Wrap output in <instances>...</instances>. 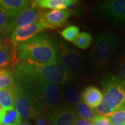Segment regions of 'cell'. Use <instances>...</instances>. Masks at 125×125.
I'll return each instance as SVG.
<instances>
[{"label":"cell","instance_id":"27","mask_svg":"<svg viewBox=\"0 0 125 125\" xmlns=\"http://www.w3.org/2000/svg\"><path fill=\"white\" fill-rule=\"evenodd\" d=\"M36 125H52L48 115H39L36 117Z\"/></svg>","mask_w":125,"mask_h":125},{"label":"cell","instance_id":"33","mask_svg":"<svg viewBox=\"0 0 125 125\" xmlns=\"http://www.w3.org/2000/svg\"><path fill=\"white\" fill-rule=\"evenodd\" d=\"M0 125H1V122H0Z\"/></svg>","mask_w":125,"mask_h":125},{"label":"cell","instance_id":"4","mask_svg":"<svg viewBox=\"0 0 125 125\" xmlns=\"http://www.w3.org/2000/svg\"><path fill=\"white\" fill-rule=\"evenodd\" d=\"M102 85L103 99L94 112L97 115L109 117L125 106V83L120 77L112 76L102 81Z\"/></svg>","mask_w":125,"mask_h":125},{"label":"cell","instance_id":"22","mask_svg":"<svg viewBox=\"0 0 125 125\" xmlns=\"http://www.w3.org/2000/svg\"><path fill=\"white\" fill-rule=\"evenodd\" d=\"M76 47L81 49H86L92 42V36L87 32H82L79 34L76 40L73 42Z\"/></svg>","mask_w":125,"mask_h":125},{"label":"cell","instance_id":"8","mask_svg":"<svg viewBox=\"0 0 125 125\" xmlns=\"http://www.w3.org/2000/svg\"><path fill=\"white\" fill-rule=\"evenodd\" d=\"M16 85V98L15 108L22 120H28L39 115L36 108L27 93L21 87Z\"/></svg>","mask_w":125,"mask_h":125},{"label":"cell","instance_id":"14","mask_svg":"<svg viewBox=\"0 0 125 125\" xmlns=\"http://www.w3.org/2000/svg\"><path fill=\"white\" fill-rule=\"evenodd\" d=\"M70 16V13L67 10H57L45 12L43 15V21L50 29H54L61 27L66 22L68 18Z\"/></svg>","mask_w":125,"mask_h":125},{"label":"cell","instance_id":"2","mask_svg":"<svg viewBox=\"0 0 125 125\" xmlns=\"http://www.w3.org/2000/svg\"><path fill=\"white\" fill-rule=\"evenodd\" d=\"M15 76L36 78L54 84H65L75 80L76 74L58 62L45 64L31 59L19 61L14 70Z\"/></svg>","mask_w":125,"mask_h":125},{"label":"cell","instance_id":"32","mask_svg":"<svg viewBox=\"0 0 125 125\" xmlns=\"http://www.w3.org/2000/svg\"><path fill=\"white\" fill-rule=\"evenodd\" d=\"M1 43H2V42H1V37H0V46L1 45Z\"/></svg>","mask_w":125,"mask_h":125},{"label":"cell","instance_id":"20","mask_svg":"<svg viewBox=\"0 0 125 125\" xmlns=\"http://www.w3.org/2000/svg\"><path fill=\"white\" fill-rule=\"evenodd\" d=\"M22 119L15 108L5 109L1 119V125H20Z\"/></svg>","mask_w":125,"mask_h":125},{"label":"cell","instance_id":"15","mask_svg":"<svg viewBox=\"0 0 125 125\" xmlns=\"http://www.w3.org/2000/svg\"><path fill=\"white\" fill-rule=\"evenodd\" d=\"M76 0H37L32 1L31 5L40 9L65 10L70 6L75 4Z\"/></svg>","mask_w":125,"mask_h":125},{"label":"cell","instance_id":"28","mask_svg":"<svg viewBox=\"0 0 125 125\" xmlns=\"http://www.w3.org/2000/svg\"><path fill=\"white\" fill-rule=\"evenodd\" d=\"M119 74L120 76V78L125 83V56L121 61L120 69H119Z\"/></svg>","mask_w":125,"mask_h":125},{"label":"cell","instance_id":"3","mask_svg":"<svg viewBox=\"0 0 125 125\" xmlns=\"http://www.w3.org/2000/svg\"><path fill=\"white\" fill-rule=\"evenodd\" d=\"M17 51L19 61L31 59L45 64L58 62V43L50 34H37L19 44Z\"/></svg>","mask_w":125,"mask_h":125},{"label":"cell","instance_id":"17","mask_svg":"<svg viewBox=\"0 0 125 125\" xmlns=\"http://www.w3.org/2000/svg\"><path fill=\"white\" fill-rule=\"evenodd\" d=\"M62 101L64 104L67 106L72 107L76 105L77 103L81 100V95L79 88L74 85H66L61 90Z\"/></svg>","mask_w":125,"mask_h":125},{"label":"cell","instance_id":"7","mask_svg":"<svg viewBox=\"0 0 125 125\" xmlns=\"http://www.w3.org/2000/svg\"><path fill=\"white\" fill-rule=\"evenodd\" d=\"M58 62L70 71H81L83 66V57L78 52L65 43L58 44Z\"/></svg>","mask_w":125,"mask_h":125},{"label":"cell","instance_id":"31","mask_svg":"<svg viewBox=\"0 0 125 125\" xmlns=\"http://www.w3.org/2000/svg\"><path fill=\"white\" fill-rule=\"evenodd\" d=\"M20 125H31L30 124V122L27 120H22L21 121V123Z\"/></svg>","mask_w":125,"mask_h":125},{"label":"cell","instance_id":"13","mask_svg":"<svg viewBox=\"0 0 125 125\" xmlns=\"http://www.w3.org/2000/svg\"><path fill=\"white\" fill-rule=\"evenodd\" d=\"M31 5V1L27 0H0V9L10 20L17 17L24 9Z\"/></svg>","mask_w":125,"mask_h":125},{"label":"cell","instance_id":"11","mask_svg":"<svg viewBox=\"0 0 125 125\" xmlns=\"http://www.w3.org/2000/svg\"><path fill=\"white\" fill-rule=\"evenodd\" d=\"M17 46L10 40H6L0 46V70L14 68L19 62Z\"/></svg>","mask_w":125,"mask_h":125},{"label":"cell","instance_id":"30","mask_svg":"<svg viewBox=\"0 0 125 125\" xmlns=\"http://www.w3.org/2000/svg\"><path fill=\"white\" fill-rule=\"evenodd\" d=\"M4 108L2 107L1 105H0V121H1V117L4 114Z\"/></svg>","mask_w":125,"mask_h":125},{"label":"cell","instance_id":"29","mask_svg":"<svg viewBox=\"0 0 125 125\" xmlns=\"http://www.w3.org/2000/svg\"><path fill=\"white\" fill-rule=\"evenodd\" d=\"M74 125H93V123L89 121L85 120L84 119H82L77 115Z\"/></svg>","mask_w":125,"mask_h":125},{"label":"cell","instance_id":"18","mask_svg":"<svg viewBox=\"0 0 125 125\" xmlns=\"http://www.w3.org/2000/svg\"><path fill=\"white\" fill-rule=\"evenodd\" d=\"M16 85L0 90V105L4 109L15 108Z\"/></svg>","mask_w":125,"mask_h":125},{"label":"cell","instance_id":"5","mask_svg":"<svg viewBox=\"0 0 125 125\" xmlns=\"http://www.w3.org/2000/svg\"><path fill=\"white\" fill-rule=\"evenodd\" d=\"M95 15L104 22L125 27V0L103 1L95 8Z\"/></svg>","mask_w":125,"mask_h":125},{"label":"cell","instance_id":"1","mask_svg":"<svg viewBox=\"0 0 125 125\" xmlns=\"http://www.w3.org/2000/svg\"><path fill=\"white\" fill-rule=\"evenodd\" d=\"M15 81L27 93L39 115H49L62 105L61 88L57 85L39 79L21 76H15Z\"/></svg>","mask_w":125,"mask_h":125},{"label":"cell","instance_id":"25","mask_svg":"<svg viewBox=\"0 0 125 125\" xmlns=\"http://www.w3.org/2000/svg\"><path fill=\"white\" fill-rule=\"evenodd\" d=\"M109 117L112 125H125V106L112 113Z\"/></svg>","mask_w":125,"mask_h":125},{"label":"cell","instance_id":"10","mask_svg":"<svg viewBox=\"0 0 125 125\" xmlns=\"http://www.w3.org/2000/svg\"><path fill=\"white\" fill-rule=\"evenodd\" d=\"M44 13L42 9L34 7L32 5L24 9L17 17L11 20L10 31L13 32L15 28L22 27L43 20Z\"/></svg>","mask_w":125,"mask_h":125},{"label":"cell","instance_id":"23","mask_svg":"<svg viewBox=\"0 0 125 125\" xmlns=\"http://www.w3.org/2000/svg\"><path fill=\"white\" fill-rule=\"evenodd\" d=\"M60 33L65 40L73 42L79 34V29L76 26H69L61 31Z\"/></svg>","mask_w":125,"mask_h":125},{"label":"cell","instance_id":"26","mask_svg":"<svg viewBox=\"0 0 125 125\" xmlns=\"http://www.w3.org/2000/svg\"><path fill=\"white\" fill-rule=\"evenodd\" d=\"M93 125H112L109 117L97 115L93 122Z\"/></svg>","mask_w":125,"mask_h":125},{"label":"cell","instance_id":"24","mask_svg":"<svg viewBox=\"0 0 125 125\" xmlns=\"http://www.w3.org/2000/svg\"><path fill=\"white\" fill-rule=\"evenodd\" d=\"M11 20L0 9V33L2 34H9L10 33Z\"/></svg>","mask_w":125,"mask_h":125},{"label":"cell","instance_id":"9","mask_svg":"<svg viewBox=\"0 0 125 125\" xmlns=\"http://www.w3.org/2000/svg\"><path fill=\"white\" fill-rule=\"evenodd\" d=\"M49 29H50L49 26L43 20L22 27H17L12 32L10 40L13 45L18 47L19 44L30 39L40 31Z\"/></svg>","mask_w":125,"mask_h":125},{"label":"cell","instance_id":"6","mask_svg":"<svg viewBox=\"0 0 125 125\" xmlns=\"http://www.w3.org/2000/svg\"><path fill=\"white\" fill-rule=\"evenodd\" d=\"M117 36L111 31L99 34L93 50V58L97 65H102L114 53L117 47Z\"/></svg>","mask_w":125,"mask_h":125},{"label":"cell","instance_id":"21","mask_svg":"<svg viewBox=\"0 0 125 125\" xmlns=\"http://www.w3.org/2000/svg\"><path fill=\"white\" fill-rule=\"evenodd\" d=\"M15 84L14 72L9 68L0 70V90L14 86Z\"/></svg>","mask_w":125,"mask_h":125},{"label":"cell","instance_id":"12","mask_svg":"<svg viewBox=\"0 0 125 125\" xmlns=\"http://www.w3.org/2000/svg\"><path fill=\"white\" fill-rule=\"evenodd\" d=\"M48 116L52 125H74L77 115L73 108L62 104Z\"/></svg>","mask_w":125,"mask_h":125},{"label":"cell","instance_id":"19","mask_svg":"<svg viewBox=\"0 0 125 125\" xmlns=\"http://www.w3.org/2000/svg\"><path fill=\"white\" fill-rule=\"evenodd\" d=\"M75 112L78 116L84 119L85 120L93 122L97 115L93 108L87 105L81 99L79 102L77 103L75 108Z\"/></svg>","mask_w":125,"mask_h":125},{"label":"cell","instance_id":"16","mask_svg":"<svg viewBox=\"0 0 125 125\" xmlns=\"http://www.w3.org/2000/svg\"><path fill=\"white\" fill-rule=\"evenodd\" d=\"M81 99L91 108H96L103 99V94L94 86H88L81 94Z\"/></svg>","mask_w":125,"mask_h":125}]
</instances>
